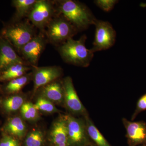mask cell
<instances>
[{"mask_svg": "<svg viewBox=\"0 0 146 146\" xmlns=\"http://www.w3.org/2000/svg\"><path fill=\"white\" fill-rule=\"evenodd\" d=\"M57 11L78 31L95 25L97 19L86 5L78 1L63 0L57 2Z\"/></svg>", "mask_w": 146, "mask_h": 146, "instance_id": "6da1fadb", "label": "cell"}, {"mask_svg": "<svg viewBox=\"0 0 146 146\" xmlns=\"http://www.w3.org/2000/svg\"><path fill=\"white\" fill-rule=\"evenodd\" d=\"M86 36L83 35L78 40L70 38L60 45L58 52L65 62L83 68L89 66L94 53L86 48Z\"/></svg>", "mask_w": 146, "mask_h": 146, "instance_id": "7a4b0ae2", "label": "cell"}, {"mask_svg": "<svg viewBox=\"0 0 146 146\" xmlns=\"http://www.w3.org/2000/svg\"><path fill=\"white\" fill-rule=\"evenodd\" d=\"M0 36L20 53L22 48L35 35L33 27L29 22L19 21L3 28Z\"/></svg>", "mask_w": 146, "mask_h": 146, "instance_id": "3957f363", "label": "cell"}, {"mask_svg": "<svg viewBox=\"0 0 146 146\" xmlns=\"http://www.w3.org/2000/svg\"><path fill=\"white\" fill-rule=\"evenodd\" d=\"M59 15L52 19L47 26L46 34L50 42L60 45L72 38L78 31L65 17Z\"/></svg>", "mask_w": 146, "mask_h": 146, "instance_id": "277c9868", "label": "cell"}, {"mask_svg": "<svg viewBox=\"0 0 146 146\" xmlns=\"http://www.w3.org/2000/svg\"><path fill=\"white\" fill-rule=\"evenodd\" d=\"M63 117L67 125L69 146H86L92 143L87 134L84 120L69 115Z\"/></svg>", "mask_w": 146, "mask_h": 146, "instance_id": "5b68a950", "label": "cell"}, {"mask_svg": "<svg viewBox=\"0 0 146 146\" xmlns=\"http://www.w3.org/2000/svg\"><path fill=\"white\" fill-rule=\"evenodd\" d=\"M95 25V38L91 49L93 52L108 49L115 44L116 32L109 22L97 20Z\"/></svg>", "mask_w": 146, "mask_h": 146, "instance_id": "8992f818", "label": "cell"}, {"mask_svg": "<svg viewBox=\"0 0 146 146\" xmlns=\"http://www.w3.org/2000/svg\"><path fill=\"white\" fill-rule=\"evenodd\" d=\"M54 12L52 2L46 0H37L28 16L33 25L43 29L51 21Z\"/></svg>", "mask_w": 146, "mask_h": 146, "instance_id": "52a82bcc", "label": "cell"}, {"mask_svg": "<svg viewBox=\"0 0 146 146\" xmlns=\"http://www.w3.org/2000/svg\"><path fill=\"white\" fill-rule=\"evenodd\" d=\"M62 83L64 91V101L68 110L73 114L83 115L84 117L88 115L77 94L72 78L69 76L65 78Z\"/></svg>", "mask_w": 146, "mask_h": 146, "instance_id": "ba28073f", "label": "cell"}, {"mask_svg": "<svg viewBox=\"0 0 146 146\" xmlns=\"http://www.w3.org/2000/svg\"><path fill=\"white\" fill-rule=\"evenodd\" d=\"M122 121L126 131L128 146L146 145V123L131 122L125 118H123Z\"/></svg>", "mask_w": 146, "mask_h": 146, "instance_id": "9c48e42d", "label": "cell"}, {"mask_svg": "<svg viewBox=\"0 0 146 146\" xmlns=\"http://www.w3.org/2000/svg\"><path fill=\"white\" fill-rule=\"evenodd\" d=\"M46 41L43 35H35L21 49L22 54L27 63L32 67L36 66L40 56L44 50Z\"/></svg>", "mask_w": 146, "mask_h": 146, "instance_id": "30bf717a", "label": "cell"}, {"mask_svg": "<svg viewBox=\"0 0 146 146\" xmlns=\"http://www.w3.org/2000/svg\"><path fill=\"white\" fill-rule=\"evenodd\" d=\"M34 69V93L39 88L53 82L60 77L62 74L61 68L58 66L33 67Z\"/></svg>", "mask_w": 146, "mask_h": 146, "instance_id": "8fae6325", "label": "cell"}, {"mask_svg": "<svg viewBox=\"0 0 146 146\" xmlns=\"http://www.w3.org/2000/svg\"><path fill=\"white\" fill-rule=\"evenodd\" d=\"M26 63L16 53L13 46L0 36V73L15 64L27 65Z\"/></svg>", "mask_w": 146, "mask_h": 146, "instance_id": "7c38bea8", "label": "cell"}, {"mask_svg": "<svg viewBox=\"0 0 146 146\" xmlns=\"http://www.w3.org/2000/svg\"><path fill=\"white\" fill-rule=\"evenodd\" d=\"M50 141L53 146H69L67 125L63 117L54 124Z\"/></svg>", "mask_w": 146, "mask_h": 146, "instance_id": "4fadbf2b", "label": "cell"}, {"mask_svg": "<svg viewBox=\"0 0 146 146\" xmlns=\"http://www.w3.org/2000/svg\"><path fill=\"white\" fill-rule=\"evenodd\" d=\"M26 130L25 123L21 118L18 117L9 118L3 127L5 134L12 136L18 140L23 138Z\"/></svg>", "mask_w": 146, "mask_h": 146, "instance_id": "5bb4252c", "label": "cell"}, {"mask_svg": "<svg viewBox=\"0 0 146 146\" xmlns=\"http://www.w3.org/2000/svg\"><path fill=\"white\" fill-rule=\"evenodd\" d=\"M42 96L51 102L60 103L64 101V91L62 83L53 82L43 86Z\"/></svg>", "mask_w": 146, "mask_h": 146, "instance_id": "9a60e30c", "label": "cell"}, {"mask_svg": "<svg viewBox=\"0 0 146 146\" xmlns=\"http://www.w3.org/2000/svg\"><path fill=\"white\" fill-rule=\"evenodd\" d=\"M84 118L87 134L91 141L97 146H112L96 127L88 114Z\"/></svg>", "mask_w": 146, "mask_h": 146, "instance_id": "2e32d148", "label": "cell"}, {"mask_svg": "<svg viewBox=\"0 0 146 146\" xmlns=\"http://www.w3.org/2000/svg\"><path fill=\"white\" fill-rule=\"evenodd\" d=\"M31 68L26 65L16 64L0 73V82H8L25 75Z\"/></svg>", "mask_w": 146, "mask_h": 146, "instance_id": "e0dca14e", "label": "cell"}, {"mask_svg": "<svg viewBox=\"0 0 146 146\" xmlns=\"http://www.w3.org/2000/svg\"><path fill=\"white\" fill-rule=\"evenodd\" d=\"M36 2V0H13L12 5L16 8V12L13 18V23L19 22L22 18L28 16Z\"/></svg>", "mask_w": 146, "mask_h": 146, "instance_id": "ac0fdd59", "label": "cell"}, {"mask_svg": "<svg viewBox=\"0 0 146 146\" xmlns=\"http://www.w3.org/2000/svg\"><path fill=\"white\" fill-rule=\"evenodd\" d=\"M2 109L6 114H10L21 109L24 104V98L21 96L11 95L1 102Z\"/></svg>", "mask_w": 146, "mask_h": 146, "instance_id": "d6986e66", "label": "cell"}, {"mask_svg": "<svg viewBox=\"0 0 146 146\" xmlns=\"http://www.w3.org/2000/svg\"><path fill=\"white\" fill-rule=\"evenodd\" d=\"M30 80V76L25 75L7 82L4 86L3 91L8 95H13L18 93Z\"/></svg>", "mask_w": 146, "mask_h": 146, "instance_id": "ffe728a7", "label": "cell"}, {"mask_svg": "<svg viewBox=\"0 0 146 146\" xmlns=\"http://www.w3.org/2000/svg\"><path fill=\"white\" fill-rule=\"evenodd\" d=\"M45 139L43 133L39 130L33 131L25 139V146H44Z\"/></svg>", "mask_w": 146, "mask_h": 146, "instance_id": "44dd1931", "label": "cell"}, {"mask_svg": "<svg viewBox=\"0 0 146 146\" xmlns=\"http://www.w3.org/2000/svg\"><path fill=\"white\" fill-rule=\"evenodd\" d=\"M34 106L37 110L46 113H51L58 111L52 102L43 96L38 98Z\"/></svg>", "mask_w": 146, "mask_h": 146, "instance_id": "7402d4cb", "label": "cell"}, {"mask_svg": "<svg viewBox=\"0 0 146 146\" xmlns=\"http://www.w3.org/2000/svg\"><path fill=\"white\" fill-rule=\"evenodd\" d=\"M21 113L24 119L28 121H35L39 117L38 110L34 104L30 102L24 103L21 108Z\"/></svg>", "mask_w": 146, "mask_h": 146, "instance_id": "603a6c76", "label": "cell"}, {"mask_svg": "<svg viewBox=\"0 0 146 146\" xmlns=\"http://www.w3.org/2000/svg\"><path fill=\"white\" fill-rule=\"evenodd\" d=\"M119 1L117 0H96L95 4L105 12H109L114 8Z\"/></svg>", "mask_w": 146, "mask_h": 146, "instance_id": "cb8c5ba5", "label": "cell"}, {"mask_svg": "<svg viewBox=\"0 0 146 146\" xmlns=\"http://www.w3.org/2000/svg\"><path fill=\"white\" fill-rule=\"evenodd\" d=\"M0 146H21L19 140L4 133L0 139Z\"/></svg>", "mask_w": 146, "mask_h": 146, "instance_id": "d4e9b609", "label": "cell"}, {"mask_svg": "<svg viewBox=\"0 0 146 146\" xmlns=\"http://www.w3.org/2000/svg\"><path fill=\"white\" fill-rule=\"evenodd\" d=\"M146 110V94L140 98L137 102L136 110L132 116L131 120H134L137 115L143 111Z\"/></svg>", "mask_w": 146, "mask_h": 146, "instance_id": "484cf974", "label": "cell"}, {"mask_svg": "<svg viewBox=\"0 0 146 146\" xmlns=\"http://www.w3.org/2000/svg\"><path fill=\"white\" fill-rule=\"evenodd\" d=\"M86 146H97L96 145H95V144L94 143L92 142L91 144H90V145H88Z\"/></svg>", "mask_w": 146, "mask_h": 146, "instance_id": "4316f807", "label": "cell"}, {"mask_svg": "<svg viewBox=\"0 0 146 146\" xmlns=\"http://www.w3.org/2000/svg\"><path fill=\"white\" fill-rule=\"evenodd\" d=\"M146 146V145H142V146Z\"/></svg>", "mask_w": 146, "mask_h": 146, "instance_id": "83f0119b", "label": "cell"}, {"mask_svg": "<svg viewBox=\"0 0 146 146\" xmlns=\"http://www.w3.org/2000/svg\"><path fill=\"white\" fill-rule=\"evenodd\" d=\"M0 103H1V101H0Z\"/></svg>", "mask_w": 146, "mask_h": 146, "instance_id": "f1b7e54d", "label": "cell"}]
</instances>
